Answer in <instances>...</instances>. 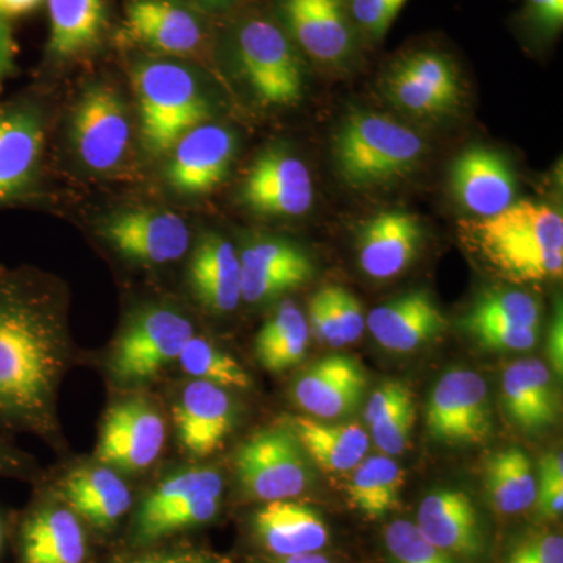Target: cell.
Masks as SVG:
<instances>
[{
    "label": "cell",
    "instance_id": "43",
    "mask_svg": "<svg viewBox=\"0 0 563 563\" xmlns=\"http://www.w3.org/2000/svg\"><path fill=\"white\" fill-rule=\"evenodd\" d=\"M504 563H563L562 537L532 533L515 544Z\"/></svg>",
    "mask_w": 563,
    "mask_h": 563
},
{
    "label": "cell",
    "instance_id": "53",
    "mask_svg": "<svg viewBox=\"0 0 563 563\" xmlns=\"http://www.w3.org/2000/svg\"><path fill=\"white\" fill-rule=\"evenodd\" d=\"M548 481H563L562 453L544 455L540 461V483H548Z\"/></svg>",
    "mask_w": 563,
    "mask_h": 563
},
{
    "label": "cell",
    "instance_id": "7",
    "mask_svg": "<svg viewBox=\"0 0 563 563\" xmlns=\"http://www.w3.org/2000/svg\"><path fill=\"white\" fill-rule=\"evenodd\" d=\"M239 57L244 77L266 106L301 101L303 68L287 33L266 20H252L239 32Z\"/></svg>",
    "mask_w": 563,
    "mask_h": 563
},
{
    "label": "cell",
    "instance_id": "6",
    "mask_svg": "<svg viewBox=\"0 0 563 563\" xmlns=\"http://www.w3.org/2000/svg\"><path fill=\"white\" fill-rule=\"evenodd\" d=\"M192 335L191 321L168 307H152L136 314L111 352L114 379L125 384L154 379L166 366L179 361Z\"/></svg>",
    "mask_w": 563,
    "mask_h": 563
},
{
    "label": "cell",
    "instance_id": "23",
    "mask_svg": "<svg viewBox=\"0 0 563 563\" xmlns=\"http://www.w3.org/2000/svg\"><path fill=\"white\" fill-rule=\"evenodd\" d=\"M285 24L303 52L321 63L336 65L352 49V31L343 0H284Z\"/></svg>",
    "mask_w": 563,
    "mask_h": 563
},
{
    "label": "cell",
    "instance_id": "50",
    "mask_svg": "<svg viewBox=\"0 0 563 563\" xmlns=\"http://www.w3.org/2000/svg\"><path fill=\"white\" fill-rule=\"evenodd\" d=\"M14 54H16V46H14L9 20L0 14V87L13 74Z\"/></svg>",
    "mask_w": 563,
    "mask_h": 563
},
{
    "label": "cell",
    "instance_id": "22",
    "mask_svg": "<svg viewBox=\"0 0 563 563\" xmlns=\"http://www.w3.org/2000/svg\"><path fill=\"white\" fill-rule=\"evenodd\" d=\"M417 528L444 553L470 559L484 554L479 514L466 493L442 490L426 496L418 507Z\"/></svg>",
    "mask_w": 563,
    "mask_h": 563
},
{
    "label": "cell",
    "instance_id": "11",
    "mask_svg": "<svg viewBox=\"0 0 563 563\" xmlns=\"http://www.w3.org/2000/svg\"><path fill=\"white\" fill-rule=\"evenodd\" d=\"M242 199L263 217H301L312 209V176L306 163L290 152L265 151L247 172Z\"/></svg>",
    "mask_w": 563,
    "mask_h": 563
},
{
    "label": "cell",
    "instance_id": "12",
    "mask_svg": "<svg viewBox=\"0 0 563 563\" xmlns=\"http://www.w3.org/2000/svg\"><path fill=\"white\" fill-rule=\"evenodd\" d=\"M165 421L144 399L114 404L103 420L98 457L122 472H141L157 461L165 444Z\"/></svg>",
    "mask_w": 563,
    "mask_h": 563
},
{
    "label": "cell",
    "instance_id": "2",
    "mask_svg": "<svg viewBox=\"0 0 563 563\" xmlns=\"http://www.w3.org/2000/svg\"><path fill=\"white\" fill-rule=\"evenodd\" d=\"M466 250L510 284L561 279L562 213L547 203L518 201L501 213L461 222Z\"/></svg>",
    "mask_w": 563,
    "mask_h": 563
},
{
    "label": "cell",
    "instance_id": "36",
    "mask_svg": "<svg viewBox=\"0 0 563 563\" xmlns=\"http://www.w3.org/2000/svg\"><path fill=\"white\" fill-rule=\"evenodd\" d=\"M498 322L515 328L540 329L542 307L539 299L518 290L485 291L466 310L461 324Z\"/></svg>",
    "mask_w": 563,
    "mask_h": 563
},
{
    "label": "cell",
    "instance_id": "58",
    "mask_svg": "<svg viewBox=\"0 0 563 563\" xmlns=\"http://www.w3.org/2000/svg\"><path fill=\"white\" fill-rule=\"evenodd\" d=\"M399 2L406 3V2H407V0H399Z\"/></svg>",
    "mask_w": 563,
    "mask_h": 563
},
{
    "label": "cell",
    "instance_id": "55",
    "mask_svg": "<svg viewBox=\"0 0 563 563\" xmlns=\"http://www.w3.org/2000/svg\"><path fill=\"white\" fill-rule=\"evenodd\" d=\"M266 563H332L328 558L318 553L285 555V558L274 559Z\"/></svg>",
    "mask_w": 563,
    "mask_h": 563
},
{
    "label": "cell",
    "instance_id": "19",
    "mask_svg": "<svg viewBox=\"0 0 563 563\" xmlns=\"http://www.w3.org/2000/svg\"><path fill=\"white\" fill-rule=\"evenodd\" d=\"M365 390L366 374L361 363L347 355L314 362L292 385L296 404L320 420L346 417L357 409Z\"/></svg>",
    "mask_w": 563,
    "mask_h": 563
},
{
    "label": "cell",
    "instance_id": "10",
    "mask_svg": "<svg viewBox=\"0 0 563 563\" xmlns=\"http://www.w3.org/2000/svg\"><path fill=\"white\" fill-rule=\"evenodd\" d=\"M131 141V122L121 96L107 85H96L81 96L73 118L74 150L92 172L120 165Z\"/></svg>",
    "mask_w": 563,
    "mask_h": 563
},
{
    "label": "cell",
    "instance_id": "44",
    "mask_svg": "<svg viewBox=\"0 0 563 563\" xmlns=\"http://www.w3.org/2000/svg\"><path fill=\"white\" fill-rule=\"evenodd\" d=\"M404 7L399 0H351L352 16L365 31L383 36Z\"/></svg>",
    "mask_w": 563,
    "mask_h": 563
},
{
    "label": "cell",
    "instance_id": "14",
    "mask_svg": "<svg viewBox=\"0 0 563 563\" xmlns=\"http://www.w3.org/2000/svg\"><path fill=\"white\" fill-rule=\"evenodd\" d=\"M235 136L222 125L202 122L173 147L166 179L184 195H203L220 187L235 157Z\"/></svg>",
    "mask_w": 563,
    "mask_h": 563
},
{
    "label": "cell",
    "instance_id": "1",
    "mask_svg": "<svg viewBox=\"0 0 563 563\" xmlns=\"http://www.w3.org/2000/svg\"><path fill=\"white\" fill-rule=\"evenodd\" d=\"M65 363V332L51 302L24 277L0 272V426L51 432Z\"/></svg>",
    "mask_w": 563,
    "mask_h": 563
},
{
    "label": "cell",
    "instance_id": "27",
    "mask_svg": "<svg viewBox=\"0 0 563 563\" xmlns=\"http://www.w3.org/2000/svg\"><path fill=\"white\" fill-rule=\"evenodd\" d=\"M192 291L218 313L236 309L242 301V263L235 247L220 235H206L196 246L190 265Z\"/></svg>",
    "mask_w": 563,
    "mask_h": 563
},
{
    "label": "cell",
    "instance_id": "30",
    "mask_svg": "<svg viewBox=\"0 0 563 563\" xmlns=\"http://www.w3.org/2000/svg\"><path fill=\"white\" fill-rule=\"evenodd\" d=\"M295 433L310 462L325 473L351 472L368 453V435L358 424H325L310 417H292Z\"/></svg>",
    "mask_w": 563,
    "mask_h": 563
},
{
    "label": "cell",
    "instance_id": "24",
    "mask_svg": "<svg viewBox=\"0 0 563 563\" xmlns=\"http://www.w3.org/2000/svg\"><path fill=\"white\" fill-rule=\"evenodd\" d=\"M501 398L507 417L526 432L544 431L561 415L553 374L539 358L515 362L504 372Z\"/></svg>",
    "mask_w": 563,
    "mask_h": 563
},
{
    "label": "cell",
    "instance_id": "3",
    "mask_svg": "<svg viewBox=\"0 0 563 563\" xmlns=\"http://www.w3.org/2000/svg\"><path fill=\"white\" fill-rule=\"evenodd\" d=\"M332 154L344 184L369 190L413 173L424 157L426 143L391 118L352 113L333 136Z\"/></svg>",
    "mask_w": 563,
    "mask_h": 563
},
{
    "label": "cell",
    "instance_id": "56",
    "mask_svg": "<svg viewBox=\"0 0 563 563\" xmlns=\"http://www.w3.org/2000/svg\"><path fill=\"white\" fill-rule=\"evenodd\" d=\"M201 2L211 3V5H221V3L229 2V0H201Z\"/></svg>",
    "mask_w": 563,
    "mask_h": 563
},
{
    "label": "cell",
    "instance_id": "28",
    "mask_svg": "<svg viewBox=\"0 0 563 563\" xmlns=\"http://www.w3.org/2000/svg\"><path fill=\"white\" fill-rule=\"evenodd\" d=\"M21 563H84V529L76 515L60 507L36 510L21 529Z\"/></svg>",
    "mask_w": 563,
    "mask_h": 563
},
{
    "label": "cell",
    "instance_id": "13",
    "mask_svg": "<svg viewBox=\"0 0 563 563\" xmlns=\"http://www.w3.org/2000/svg\"><path fill=\"white\" fill-rule=\"evenodd\" d=\"M103 236L122 257L140 265H166L188 251L187 222L172 210L132 209L113 214Z\"/></svg>",
    "mask_w": 563,
    "mask_h": 563
},
{
    "label": "cell",
    "instance_id": "31",
    "mask_svg": "<svg viewBox=\"0 0 563 563\" xmlns=\"http://www.w3.org/2000/svg\"><path fill=\"white\" fill-rule=\"evenodd\" d=\"M309 343L306 317L296 303L284 302L255 336V357L266 372H285L303 361Z\"/></svg>",
    "mask_w": 563,
    "mask_h": 563
},
{
    "label": "cell",
    "instance_id": "29",
    "mask_svg": "<svg viewBox=\"0 0 563 563\" xmlns=\"http://www.w3.org/2000/svg\"><path fill=\"white\" fill-rule=\"evenodd\" d=\"M63 496L74 512L99 529L117 525L132 504V493L124 481L103 466L70 473L63 484Z\"/></svg>",
    "mask_w": 563,
    "mask_h": 563
},
{
    "label": "cell",
    "instance_id": "26",
    "mask_svg": "<svg viewBox=\"0 0 563 563\" xmlns=\"http://www.w3.org/2000/svg\"><path fill=\"white\" fill-rule=\"evenodd\" d=\"M125 25L132 38L163 54L190 55L203 38L198 18L169 0H133Z\"/></svg>",
    "mask_w": 563,
    "mask_h": 563
},
{
    "label": "cell",
    "instance_id": "39",
    "mask_svg": "<svg viewBox=\"0 0 563 563\" xmlns=\"http://www.w3.org/2000/svg\"><path fill=\"white\" fill-rule=\"evenodd\" d=\"M385 544L395 563H455L451 554L429 542L410 521H393L385 531Z\"/></svg>",
    "mask_w": 563,
    "mask_h": 563
},
{
    "label": "cell",
    "instance_id": "41",
    "mask_svg": "<svg viewBox=\"0 0 563 563\" xmlns=\"http://www.w3.org/2000/svg\"><path fill=\"white\" fill-rule=\"evenodd\" d=\"M415 402L413 399L395 407L390 412L384 413L372 428V435L377 450L384 455H398L406 450L410 440V433L415 426Z\"/></svg>",
    "mask_w": 563,
    "mask_h": 563
},
{
    "label": "cell",
    "instance_id": "34",
    "mask_svg": "<svg viewBox=\"0 0 563 563\" xmlns=\"http://www.w3.org/2000/svg\"><path fill=\"white\" fill-rule=\"evenodd\" d=\"M404 481L401 466L388 455L363 459L352 470L347 498L355 509L377 520L398 507Z\"/></svg>",
    "mask_w": 563,
    "mask_h": 563
},
{
    "label": "cell",
    "instance_id": "33",
    "mask_svg": "<svg viewBox=\"0 0 563 563\" xmlns=\"http://www.w3.org/2000/svg\"><path fill=\"white\" fill-rule=\"evenodd\" d=\"M485 487L493 506L501 514H520L533 506L537 479L523 450L507 448L493 454L485 465Z\"/></svg>",
    "mask_w": 563,
    "mask_h": 563
},
{
    "label": "cell",
    "instance_id": "15",
    "mask_svg": "<svg viewBox=\"0 0 563 563\" xmlns=\"http://www.w3.org/2000/svg\"><path fill=\"white\" fill-rule=\"evenodd\" d=\"M421 222L406 210H383L363 222L357 239L358 265L377 280L401 276L418 257Z\"/></svg>",
    "mask_w": 563,
    "mask_h": 563
},
{
    "label": "cell",
    "instance_id": "46",
    "mask_svg": "<svg viewBox=\"0 0 563 563\" xmlns=\"http://www.w3.org/2000/svg\"><path fill=\"white\" fill-rule=\"evenodd\" d=\"M410 399H413V395L407 385L401 383L384 384L369 398L368 406L365 409L366 424L372 426L384 413L390 412L391 409L402 406L404 402L410 401Z\"/></svg>",
    "mask_w": 563,
    "mask_h": 563
},
{
    "label": "cell",
    "instance_id": "25",
    "mask_svg": "<svg viewBox=\"0 0 563 563\" xmlns=\"http://www.w3.org/2000/svg\"><path fill=\"white\" fill-rule=\"evenodd\" d=\"M254 529L263 547L276 555L318 553L329 543L328 525L306 504L280 499L255 512Z\"/></svg>",
    "mask_w": 563,
    "mask_h": 563
},
{
    "label": "cell",
    "instance_id": "5",
    "mask_svg": "<svg viewBox=\"0 0 563 563\" xmlns=\"http://www.w3.org/2000/svg\"><path fill=\"white\" fill-rule=\"evenodd\" d=\"M235 470L243 490L266 503L295 498L313 483L309 455L287 426L252 433L236 450Z\"/></svg>",
    "mask_w": 563,
    "mask_h": 563
},
{
    "label": "cell",
    "instance_id": "51",
    "mask_svg": "<svg viewBox=\"0 0 563 563\" xmlns=\"http://www.w3.org/2000/svg\"><path fill=\"white\" fill-rule=\"evenodd\" d=\"M27 466L24 455L0 437V476H22Z\"/></svg>",
    "mask_w": 563,
    "mask_h": 563
},
{
    "label": "cell",
    "instance_id": "21",
    "mask_svg": "<svg viewBox=\"0 0 563 563\" xmlns=\"http://www.w3.org/2000/svg\"><path fill=\"white\" fill-rule=\"evenodd\" d=\"M366 325L385 350L412 352L439 339L446 331L448 321L432 296L417 290L376 307Z\"/></svg>",
    "mask_w": 563,
    "mask_h": 563
},
{
    "label": "cell",
    "instance_id": "18",
    "mask_svg": "<svg viewBox=\"0 0 563 563\" xmlns=\"http://www.w3.org/2000/svg\"><path fill=\"white\" fill-rule=\"evenodd\" d=\"M174 422L181 448L192 457L217 453L235 424L231 396L217 385L192 380L174 407Z\"/></svg>",
    "mask_w": 563,
    "mask_h": 563
},
{
    "label": "cell",
    "instance_id": "35",
    "mask_svg": "<svg viewBox=\"0 0 563 563\" xmlns=\"http://www.w3.org/2000/svg\"><path fill=\"white\" fill-rule=\"evenodd\" d=\"M179 363L195 380H203L224 390H250L252 385L250 374L236 358L201 336L192 335L188 340L180 352Z\"/></svg>",
    "mask_w": 563,
    "mask_h": 563
},
{
    "label": "cell",
    "instance_id": "9",
    "mask_svg": "<svg viewBox=\"0 0 563 563\" xmlns=\"http://www.w3.org/2000/svg\"><path fill=\"white\" fill-rule=\"evenodd\" d=\"M426 428L435 442H485L492 433V407L484 377L472 369L444 373L429 396Z\"/></svg>",
    "mask_w": 563,
    "mask_h": 563
},
{
    "label": "cell",
    "instance_id": "48",
    "mask_svg": "<svg viewBox=\"0 0 563 563\" xmlns=\"http://www.w3.org/2000/svg\"><path fill=\"white\" fill-rule=\"evenodd\" d=\"M543 518L561 517L563 510V481H548L537 484L536 503Z\"/></svg>",
    "mask_w": 563,
    "mask_h": 563
},
{
    "label": "cell",
    "instance_id": "16",
    "mask_svg": "<svg viewBox=\"0 0 563 563\" xmlns=\"http://www.w3.org/2000/svg\"><path fill=\"white\" fill-rule=\"evenodd\" d=\"M242 299L250 303L272 301L298 290L312 279V258L285 240H255L240 254Z\"/></svg>",
    "mask_w": 563,
    "mask_h": 563
},
{
    "label": "cell",
    "instance_id": "49",
    "mask_svg": "<svg viewBox=\"0 0 563 563\" xmlns=\"http://www.w3.org/2000/svg\"><path fill=\"white\" fill-rule=\"evenodd\" d=\"M548 358L555 376L561 377L563 373V322L561 302L554 310L550 332H548Z\"/></svg>",
    "mask_w": 563,
    "mask_h": 563
},
{
    "label": "cell",
    "instance_id": "47",
    "mask_svg": "<svg viewBox=\"0 0 563 563\" xmlns=\"http://www.w3.org/2000/svg\"><path fill=\"white\" fill-rule=\"evenodd\" d=\"M529 20L544 33H555L563 24V0H526Z\"/></svg>",
    "mask_w": 563,
    "mask_h": 563
},
{
    "label": "cell",
    "instance_id": "38",
    "mask_svg": "<svg viewBox=\"0 0 563 563\" xmlns=\"http://www.w3.org/2000/svg\"><path fill=\"white\" fill-rule=\"evenodd\" d=\"M398 65L457 109L462 98V87L457 69L450 58L439 52H415Z\"/></svg>",
    "mask_w": 563,
    "mask_h": 563
},
{
    "label": "cell",
    "instance_id": "57",
    "mask_svg": "<svg viewBox=\"0 0 563 563\" xmlns=\"http://www.w3.org/2000/svg\"><path fill=\"white\" fill-rule=\"evenodd\" d=\"M3 544V528H2V521H0V550H2Z\"/></svg>",
    "mask_w": 563,
    "mask_h": 563
},
{
    "label": "cell",
    "instance_id": "20",
    "mask_svg": "<svg viewBox=\"0 0 563 563\" xmlns=\"http://www.w3.org/2000/svg\"><path fill=\"white\" fill-rule=\"evenodd\" d=\"M43 121L27 106L0 109V203L16 201L35 179L43 154Z\"/></svg>",
    "mask_w": 563,
    "mask_h": 563
},
{
    "label": "cell",
    "instance_id": "52",
    "mask_svg": "<svg viewBox=\"0 0 563 563\" xmlns=\"http://www.w3.org/2000/svg\"><path fill=\"white\" fill-rule=\"evenodd\" d=\"M128 563H220L209 555L199 553H172L146 555V558L135 559Z\"/></svg>",
    "mask_w": 563,
    "mask_h": 563
},
{
    "label": "cell",
    "instance_id": "45",
    "mask_svg": "<svg viewBox=\"0 0 563 563\" xmlns=\"http://www.w3.org/2000/svg\"><path fill=\"white\" fill-rule=\"evenodd\" d=\"M309 324L310 335L325 346H344L342 333L333 321L331 309H329L328 299H325L322 288L314 292L309 302Z\"/></svg>",
    "mask_w": 563,
    "mask_h": 563
},
{
    "label": "cell",
    "instance_id": "42",
    "mask_svg": "<svg viewBox=\"0 0 563 563\" xmlns=\"http://www.w3.org/2000/svg\"><path fill=\"white\" fill-rule=\"evenodd\" d=\"M322 291H324L325 299H328L333 321L342 333L343 343L357 342L366 325L358 299L346 288L339 287V285H329V287L322 288Z\"/></svg>",
    "mask_w": 563,
    "mask_h": 563
},
{
    "label": "cell",
    "instance_id": "4",
    "mask_svg": "<svg viewBox=\"0 0 563 563\" xmlns=\"http://www.w3.org/2000/svg\"><path fill=\"white\" fill-rule=\"evenodd\" d=\"M133 90L144 144L154 154L172 152L185 133L209 120L198 81L177 63H141L133 70Z\"/></svg>",
    "mask_w": 563,
    "mask_h": 563
},
{
    "label": "cell",
    "instance_id": "54",
    "mask_svg": "<svg viewBox=\"0 0 563 563\" xmlns=\"http://www.w3.org/2000/svg\"><path fill=\"white\" fill-rule=\"evenodd\" d=\"M43 0H0V14L3 18L21 16L38 9Z\"/></svg>",
    "mask_w": 563,
    "mask_h": 563
},
{
    "label": "cell",
    "instance_id": "37",
    "mask_svg": "<svg viewBox=\"0 0 563 563\" xmlns=\"http://www.w3.org/2000/svg\"><path fill=\"white\" fill-rule=\"evenodd\" d=\"M384 91L398 109L417 118H440L455 110L453 103L410 76L401 66H393L385 76Z\"/></svg>",
    "mask_w": 563,
    "mask_h": 563
},
{
    "label": "cell",
    "instance_id": "40",
    "mask_svg": "<svg viewBox=\"0 0 563 563\" xmlns=\"http://www.w3.org/2000/svg\"><path fill=\"white\" fill-rule=\"evenodd\" d=\"M461 325L473 342L488 351H526L539 342L540 329L515 328L498 322Z\"/></svg>",
    "mask_w": 563,
    "mask_h": 563
},
{
    "label": "cell",
    "instance_id": "32",
    "mask_svg": "<svg viewBox=\"0 0 563 563\" xmlns=\"http://www.w3.org/2000/svg\"><path fill=\"white\" fill-rule=\"evenodd\" d=\"M49 11V51L73 57L90 49L106 22L103 0H46Z\"/></svg>",
    "mask_w": 563,
    "mask_h": 563
},
{
    "label": "cell",
    "instance_id": "17",
    "mask_svg": "<svg viewBox=\"0 0 563 563\" xmlns=\"http://www.w3.org/2000/svg\"><path fill=\"white\" fill-rule=\"evenodd\" d=\"M450 180L455 201L477 218L495 217L517 202V179L509 162L487 147L462 152Z\"/></svg>",
    "mask_w": 563,
    "mask_h": 563
},
{
    "label": "cell",
    "instance_id": "8",
    "mask_svg": "<svg viewBox=\"0 0 563 563\" xmlns=\"http://www.w3.org/2000/svg\"><path fill=\"white\" fill-rule=\"evenodd\" d=\"M221 474L210 468L185 470L163 481L147 496L136 520L141 540H157L207 523L220 509Z\"/></svg>",
    "mask_w": 563,
    "mask_h": 563
}]
</instances>
